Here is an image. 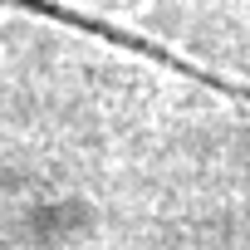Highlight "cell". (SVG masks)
I'll return each mask as SVG.
<instances>
[{
    "label": "cell",
    "instance_id": "6da1fadb",
    "mask_svg": "<svg viewBox=\"0 0 250 250\" xmlns=\"http://www.w3.org/2000/svg\"><path fill=\"white\" fill-rule=\"evenodd\" d=\"M0 10H20V15H40V20H59V25H69V30H83V35H93V40H108V44H123V49H133V54H143V59L162 64V69H182V74H191V79H201V83H216V88H230V83H221V79L201 74L196 64L177 59L172 49H157V44H147V40H138V35H123V30H113V25L93 20V15H79V10L59 5V0H0ZM230 93H235V98H250V93H240V88H230Z\"/></svg>",
    "mask_w": 250,
    "mask_h": 250
}]
</instances>
